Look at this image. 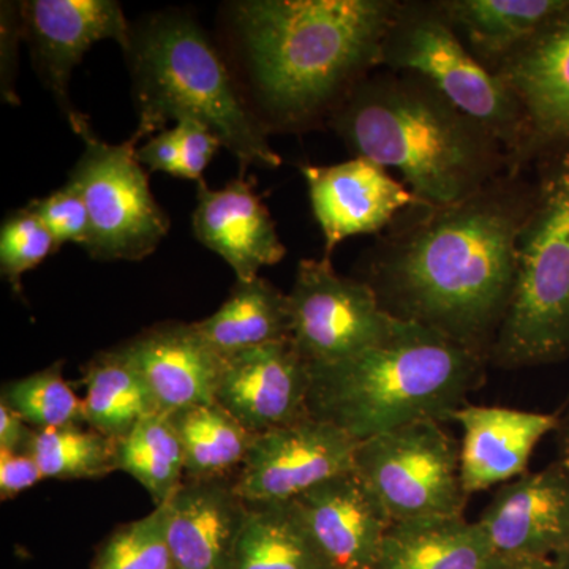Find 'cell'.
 <instances>
[{
  "label": "cell",
  "mask_w": 569,
  "mask_h": 569,
  "mask_svg": "<svg viewBox=\"0 0 569 569\" xmlns=\"http://www.w3.org/2000/svg\"><path fill=\"white\" fill-rule=\"evenodd\" d=\"M247 505L231 569H329L290 501Z\"/></svg>",
  "instance_id": "obj_27"
},
{
  "label": "cell",
  "mask_w": 569,
  "mask_h": 569,
  "mask_svg": "<svg viewBox=\"0 0 569 569\" xmlns=\"http://www.w3.org/2000/svg\"><path fill=\"white\" fill-rule=\"evenodd\" d=\"M33 429L9 406L0 402V449L26 452Z\"/></svg>",
  "instance_id": "obj_38"
},
{
  "label": "cell",
  "mask_w": 569,
  "mask_h": 569,
  "mask_svg": "<svg viewBox=\"0 0 569 569\" xmlns=\"http://www.w3.org/2000/svg\"><path fill=\"white\" fill-rule=\"evenodd\" d=\"M86 426L118 441L144 418L159 415L151 389L121 348L93 356L84 367Z\"/></svg>",
  "instance_id": "obj_25"
},
{
  "label": "cell",
  "mask_w": 569,
  "mask_h": 569,
  "mask_svg": "<svg viewBox=\"0 0 569 569\" xmlns=\"http://www.w3.org/2000/svg\"><path fill=\"white\" fill-rule=\"evenodd\" d=\"M0 402L9 406L32 429L86 425L82 399L62 376V361L3 385Z\"/></svg>",
  "instance_id": "obj_30"
},
{
  "label": "cell",
  "mask_w": 569,
  "mask_h": 569,
  "mask_svg": "<svg viewBox=\"0 0 569 569\" xmlns=\"http://www.w3.org/2000/svg\"><path fill=\"white\" fill-rule=\"evenodd\" d=\"M331 122L356 157L395 168L427 208L475 197L496 170V138L419 78L359 81Z\"/></svg>",
  "instance_id": "obj_3"
},
{
  "label": "cell",
  "mask_w": 569,
  "mask_h": 569,
  "mask_svg": "<svg viewBox=\"0 0 569 569\" xmlns=\"http://www.w3.org/2000/svg\"><path fill=\"white\" fill-rule=\"evenodd\" d=\"M498 74L539 138L569 141V10L516 51Z\"/></svg>",
  "instance_id": "obj_21"
},
{
  "label": "cell",
  "mask_w": 569,
  "mask_h": 569,
  "mask_svg": "<svg viewBox=\"0 0 569 569\" xmlns=\"http://www.w3.org/2000/svg\"><path fill=\"white\" fill-rule=\"evenodd\" d=\"M569 353V149L553 163L520 227L507 316L492 343L505 367Z\"/></svg>",
  "instance_id": "obj_6"
},
{
  "label": "cell",
  "mask_w": 569,
  "mask_h": 569,
  "mask_svg": "<svg viewBox=\"0 0 569 569\" xmlns=\"http://www.w3.org/2000/svg\"><path fill=\"white\" fill-rule=\"evenodd\" d=\"M22 36L43 84L52 92L77 133L89 119L70 103L71 73L93 44L114 40L129 48L132 29L114 0H26Z\"/></svg>",
  "instance_id": "obj_12"
},
{
  "label": "cell",
  "mask_w": 569,
  "mask_h": 569,
  "mask_svg": "<svg viewBox=\"0 0 569 569\" xmlns=\"http://www.w3.org/2000/svg\"><path fill=\"white\" fill-rule=\"evenodd\" d=\"M137 159L142 167H148L149 171H160L178 178L181 149L176 127L153 134L144 146L137 148Z\"/></svg>",
  "instance_id": "obj_37"
},
{
  "label": "cell",
  "mask_w": 569,
  "mask_h": 569,
  "mask_svg": "<svg viewBox=\"0 0 569 569\" xmlns=\"http://www.w3.org/2000/svg\"><path fill=\"white\" fill-rule=\"evenodd\" d=\"M192 224L194 238L230 264L236 280L257 279L260 269L280 263L287 254L274 219L242 178L222 190L198 182Z\"/></svg>",
  "instance_id": "obj_19"
},
{
  "label": "cell",
  "mask_w": 569,
  "mask_h": 569,
  "mask_svg": "<svg viewBox=\"0 0 569 569\" xmlns=\"http://www.w3.org/2000/svg\"><path fill=\"white\" fill-rule=\"evenodd\" d=\"M231 28L254 96L280 127L301 126L342 102L381 63L400 14L389 0H242Z\"/></svg>",
  "instance_id": "obj_2"
},
{
  "label": "cell",
  "mask_w": 569,
  "mask_h": 569,
  "mask_svg": "<svg viewBox=\"0 0 569 569\" xmlns=\"http://www.w3.org/2000/svg\"><path fill=\"white\" fill-rule=\"evenodd\" d=\"M22 36L21 3L3 0L0 3V96L6 103H21L17 91L20 41Z\"/></svg>",
  "instance_id": "obj_34"
},
{
  "label": "cell",
  "mask_w": 569,
  "mask_h": 569,
  "mask_svg": "<svg viewBox=\"0 0 569 569\" xmlns=\"http://www.w3.org/2000/svg\"><path fill=\"white\" fill-rule=\"evenodd\" d=\"M496 557L488 535L463 516L395 522L376 569H488Z\"/></svg>",
  "instance_id": "obj_22"
},
{
  "label": "cell",
  "mask_w": 569,
  "mask_h": 569,
  "mask_svg": "<svg viewBox=\"0 0 569 569\" xmlns=\"http://www.w3.org/2000/svg\"><path fill=\"white\" fill-rule=\"evenodd\" d=\"M527 212L488 189L430 208L377 253L367 283L392 316L481 353L507 316Z\"/></svg>",
  "instance_id": "obj_1"
},
{
  "label": "cell",
  "mask_w": 569,
  "mask_h": 569,
  "mask_svg": "<svg viewBox=\"0 0 569 569\" xmlns=\"http://www.w3.org/2000/svg\"><path fill=\"white\" fill-rule=\"evenodd\" d=\"M119 348L151 389L160 413L216 402L223 358L194 323L156 325Z\"/></svg>",
  "instance_id": "obj_17"
},
{
  "label": "cell",
  "mask_w": 569,
  "mask_h": 569,
  "mask_svg": "<svg viewBox=\"0 0 569 569\" xmlns=\"http://www.w3.org/2000/svg\"><path fill=\"white\" fill-rule=\"evenodd\" d=\"M167 507L176 569H231L249 505L233 478L183 479Z\"/></svg>",
  "instance_id": "obj_18"
},
{
  "label": "cell",
  "mask_w": 569,
  "mask_h": 569,
  "mask_svg": "<svg viewBox=\"0 0 569 569\" xmlns=\"http://www.w3.org/2000/svg\"><path fill=\"white\" fill-rule=\"evenodd\" d=\"M488 569H560V565L549 559H530V557L497 556L490 561Z\"/></svg>",
  "instance_id": "obj_39"
},
{
  "label": "cell",
  "mask_w": 569,
  "mask_h": 569,
  "mask_svg": "<svg viewBox=\"0 0 569 569\" xmlns=\"http://www.w3.org/2000/svg\"><path fill=\"white\" fill-rule=\"evenodd\" d=\"M176 130L181 149L178 178L190 179L197 183L203 182L204 170L219 151L222 141L204 123L192 118H183L176 122Z\"/></svg>",
  "instance_id": "obj_35"
},
{
  "label": "cell",
  "mask_w": 569,
  "mask_h": 569,
  "mask_svg": "<svg viewBox=\"0 0 569 569\" xmlns=\"http://www.w3.org/2000/svg\"><path fill=\"white\" fill-rule=\"evenodd\" d=\"M460 481L467 496L522 477L539 441L556 429L553 415L507 407H460Z\"/></svg>",
  "instance_id": "obj_20"
},
{
  "label": "cell",
  "mask_w": 569,
  "mask_h": 569,
  "mask_svg": "<svg viewBox=\"0 0 569 569\" xmlns=\"http://www.w3.org/2000/svg\"><path fill=\"white\" fill-rule=\"evenodd\" d=\"M381 62L427 82L497 141L519 137L526 114L518 97L463 47L443 14H399Z\"/></svg>",
  "instance_id": "obj_9"
},
{
  "label": "cell",
  "mask_w": 569,
  "mask_h": 569,
  "mask_svg": "<svg viewBox=\"0 0 569 569\" xmlns=\"http://www.w3.org/2000/svg\"><path fill=\"white\" fill-rule=\"evenodd\" d=\"M358 443L339 427L312 417L258 433L234 475L236 492L247 503H288L353 470Z\"/></svg>",
  "instance_id": "obj_11"
},
{
  "label": "cell",
  "mask_w": 569,
  "mask_h": 569,
  "mask_svg": "<svg viewBox=\"0 0 569 569\" xmlns=\"http://www.w3.org/2000/svg\"><path fill=\"white\" fill-rule=\"evenodd\" d=\"M567 445H568V451H569V418H568V429H567Z\"/></svg>",
  "instance_id": "obj_41"
},
{
  "label": "cell",
  "mask_w": 569,
  "mask_h": 569,
  "mask_svg": "<svg viewBox=\"0 0 569 569\" xmlns=\"http://www.w3.org/2000/svg\"><path fill=\"white\" fill-rule=\"evenodd\" d=\"M353 470L392 522L463 516L460 447L436 419L359 441Z\"/></svg>",
  "instance_id": "obj_7"
},
{
  "label": "cell",
  "mask_w": 569,
  "mask_h": 569,
  "mask_svg": "<svg viewBox=\"0 0 569 569\" xmlns=\"http://www.w3.org/2000/svg\"><path fill=\"white\" fill-rule=\"evenodd\" d=\"M561 565L560 569H569V548L565 550L563 553L560 556Z\"/></svg>",
  "instance_id": "obj_40"
},
{
  "label": "cell",
  "mask_w": 569,
  "mask_h": 569,
  "mask_svg": "<svg viewBox=\"0 0 569 569\" xmlns=\"http://www.w3.org/2000/svg\"><path fill=\"white\" fill-rule=\"evenodd\" d=\"M77 134L84 151L67 182L80 190L91 217L86 252L96 261L144 260L156 252L171 222L153 198L137 146L108 144L89 122Z\"/></svg>",
  "instance_id": "obj_8"
},
{
  "label": "cell",
  "mask_w": 569,
  "mask_h": 569,
  "mask_svg": "<svg viewBox=\"0 0 569 569\" xmlns=\"http://www.w3.org/2000/svg\"><path fill=\"white\" fill-rule=\"evenodd\" d=\"M309 389V362L288 339L223 358L216 402L258 436L310 417Z\"/></svg>",
  "instance_id": "obj_13"
},
{
  "label": "cell",
  "mask_w": 569,
  "mask_h": 569,
  "mask_svg": "<svg viewBox=\"0 0 569 569\" xmlns=\"http://www.w3.org/2000/svg\"><path fill=\"white\" fill-rule=\"evenodd\" d=\"M481 376V353L400 318L378 346L310 366L307 410L365 441L422 419L451 421Z\"/></svg>",
  "instance_id": "obj_4"
},
{
  "label": "cell",
  "mask_w": 569,
  "mask_h": 569,
  "mask_svg": "<svg viewBox=\"0 0 569 569\" xmlns=\"http://www.w3.org/2000/svg\"><path fill=\"white\" fill-rule=\"evenodd\" d=\"M44 479L39 463L28 452L0 449V498L2 501L20 496Z\"/></svg>",
  "instance_id": "obj_36"
},
{
  "label": "cell",
  "mask_w": 569,
  "mask_h": 569,
  "mask_svg": "<svg viewBox=\"0 0 569 569\" xmlns=\"http://www.w3.org/2000/svg\"><path fill=\"white\" fill-rule=\"evenodd\" d=\"M449 24L486 58L511 54L569 10V0H452L440 3Z\"/></svg>",
  "instance_id": "obj_24"
},
{
  "label": "cell",
  "mask_w": 569,
  "mask_h": 569,
  "mask_svg": "<svg viewBox=\"0 0 569 569\" xmlns=\"http://www.w3.org/2000/svg\"><path fill=\"white\" fill-rule=\"evenodd\" d=\"M479 526L497 556L548 559L569 548V473L550 467L498 489Z\"/></svg>",
  "instance_id": "obj_16"
},
{
  "label": "cell",
  "mask_w": 569,
  "mask_h": 569,
  "mask_svg": "<svg viewBox=\"0 0 569 569\" xmlns=\"http://www.w3.org/2000/svg\"><path fill=\"white\" fill-rule=\"evenodd\" d=\"M116 471H123L148 490L156 507L167 503L186 479V459L167 415H152L116 441Z\"/></svg>",
  "instance_id": "obj_28"
},
{
  "label": "cell",
  "mask_w": 569,
  "mask_h": 569,
  "mask_svg": "<svg viewBox=\"0 0 569 569\" xmlns=\"http://www.w3.org/2000/svg\"><path fill=\"white\" fill-rule=\"evenodd\" d=\"M203 336L222 358L290 339V305L288 295L263 277L236 280L233 290L222 307L211 317L194 321Z\"/></svg>",
  "instance_id": "obj_23"
},
{
  "label": "cell",
  "mask_w": 569,
  "mask_h": 569,
  "mask_svg": "<svg viewBox=\"0 0 569 569\" xmlns=\"http://www.w3.org/2000/svg\"><path fill=\"white\" fill-rule=\"evenodd\" d=\"M56 253L54 239L29 208L11 212L0 228V274L17 295L22 276Z\"/></svg>",
  "instance_id": "obj_32"
},
{
  "label": "cell",
  "mask_w": 569,
  "mask_h": 569,
  "mask_svg": "<svg viewBox=\"0 0 569 569\" xmlns=\"http://www.w3.org/2000/svg\"><path fill=\"white\" fill-rule=\"evenodd\" d=\"M329 569H376L392 519L355 470L290 501Z\"/></svg>",
  "instance_id": "obj_15"
},
{
  "label": "cell",
  "mask_w": 569,
  "mask_h": 569,
  "mask_svg": "<svg viewBox=\"0 0 569 569\" xmlns=\"http://www.w3.org/2000/svg\"><path fill=\"white\" fill-rule=\"evenodd\" d=\"M26 208L43 222L54 239L56 252L67 242L86 246L91 239V217L80 190L67 182L61 189L29 201Z\"/></svg>",
  "instance_id": "obj_33"
},
{
  "label": "cell",
  "mask_w": 569,
  "mask_h": 569,
  "mask_svg": "<svg viewBox=\"0 0 569 569\" xmlns=\"http://www.w3.org/2000/svg\"><path fill=\"white\" fill-rule=\"evenodd\" d=\"M133 80L138 126L133 146L183 118L204 123L246 170L277 168L268 129L239 96L230 71L203 29L182 13L156 14L132 31L126 51Z\"/></svg>",
  "instance_id": "obj_5"
},
{
  "label": "cell",
  "mask_w": 569,
  "mask_h": 569,
  "mask_svg": "<svg viewBox=\"0 0 569 569\" xmlns=\"http://www.w3.org/2000/svg\"><path fill=\"white\" fill-rule=\"evenodd\" d=\"M91 569H176L164 503L112 531L97 550Z\"/></svg>",
  "instance_id": "obj_31"
},
{
  "label": "cell",
  "mask_w": 569,
  "mask_h": 569,
  "mask_svg": "<svg viewBox=\"0 0 569 569\" xmlns=\"http://www.w3.org/2000/svg\"><path fill=\"white\" fill-rule=\"evenodd\" d=\"M26 452L44 479H97L116 471V441L86 425L33 429Z\"/></svg>",
  "instance_id": "obj_29"
},
{
  "label": "cell",
  "mask_w": 569,
  "mask_h": 569,
  "mask_svg": "<svg viewBox=\"0 0 569 569\" xmlns=\"http://www.w3.org/2000/svg\"><path fill=\"white\" fill-rule=\"evenodd\" d=\"M326 257L355 236L383 230L407 208H427L403 183L365 157L331 167L301 168Z\"/></svg>",
  "instance_id": "obj_14"
},
{
  "label": "cell",
  "mask_w": 569,
  "mask_h": 569,
  "mask_svg": "<svg viewBox=\"0 0 569 569\" xmlns=\"http://www.w3.org/2000/svg\"><path fill=\"white\" fill-rule=\"evenodd\" d=\"M290 340L309 366H328L378 346L400 318L365 280L337 274L329 257L306 258L296 269Z\"/></svg>",
  "instance_id": "obj_10"
},
{
  "label": "cell",
  "mask_w": 569,
  "mask_h": 569,
  "mask_svg": "<svg viewBox=\"0 0 569 569\" xmlns=\"http://www.w3.org/2000/svg\"><path fill=\"white\" fill-rule=\"evenodd\" d=\"M167 417L181 441L186 479L233 478L257 437L217 402L179 408Z\"/></svg>",
  "instance_id": "obj_26"
}]
</instances>
